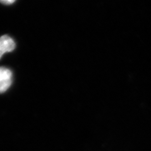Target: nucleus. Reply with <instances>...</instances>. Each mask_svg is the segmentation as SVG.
I'll list each match as a JSON object with an SVG mask.
<instances>
[{
    "mask_svg": "<svg viewBox=\"0 0 151 151\" xmlns=\"http://www.w3.org/2000/svg\"><path fill=\"white\" fill-rule=\"evenodd\" d=\"M16 0H0V2L5 4H11L15 2Z\"/></svg>",
    "mask_w": 151,
    "mask_h": 151,
    "instance_id": "3",
    "label": "nucleus"
},
{
    "mask_svg": "<svg viewBox=\"0 0 151 151\" xmlns=\"http://www.w3.org/2000/svg\"><path fill=\"white\" fill-rule=\"evenodd\" d=\"M15 48V42L12 37L4 35L0 37V59L8 52H12Z\"/></svg>",
    "mask_w": 151,
    "mask_h": 151,
    "instance_id": "2",
    "label": "nucleus"
},
{
    "mask_svg": "<svg viewBox=\"0 0 151 151\" xmlns=\"http://www.w3.org/2000/svg\"><path fill=\"white\" fill-rule=\"evenodd\" d=\"M13 74L10 69L0 67V93L6 91L12 85Z\"/></svg>",
    "mask_w": 151,
    "mask_h": 151,
    "instance_id": "1",
    "label": "nucleus"
}]
</instances>
